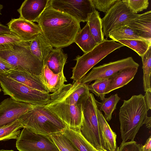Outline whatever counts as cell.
I'll return each instance as SVG.
<instances>
[{
	"label": "cell",
	"instance_id": "obj_1",
	"mask_svg": "<svg viewBox=\"0 0 151 151\" xmlns=\"http://www.w3.org/2000/svg\"><path fill=\"white\" fill-rule=\"evenodd\" d=\"M90 93L86 84L79 81L64 84L50 94V98L44 106L58 116L67 127L79 129L84 107Z\"/></svg>",
	"mask_w": 151,
	"mask_h": 151
},
{
	"label": "cell",
	"instance_id": "obj_2",
	"mask_svg": "<svg viewBox=\"0 0 151 151\" xmlns=\"http://www.w3.org/2000/svg\"><path fill=\"white\" fill-rule=\"evenodd\" d=\"M35 22L53 47L63 48L74 42L81 29L80 22L70 15L47 6Z\"/></svg>",
	"mask_w": 151,
	"mask_h": 151
},
{
	"label": "cell",
	"instance_id": "obj_3",
	"mask_svg": "<svg viewBox=\"0 0 151 151\" xmlns=\"http://www.w3.org/2000/svg\"><path fill=\"white\" fill-rule=\"evenodd\" d=\"M148 111L144 96L142 94L132 96L129 99L124 100L119 114L122 142L129 140L134 141L147 116Z\"/></svg>",
	"mask_w": 151,
	"mask_h": 151
},
{
	"label": "cell",
	"instance_id": "obj_4",
	"mask_svg": "<svg viewBox=\"0 0 151 151\" xmlns=\"http://www.w3.org/2000/svg\"><path fill=\"white\" fill-rule=\"evenodd\" d=\"M17 119L23 128L49 135L63 132L67 127L58 116L44 106L34 105Z\"/></svg>",
	"mask_w": 151,
	"mask_h": 151
},
{
	"label": "cell",
	"instance_id": "obj_5",
	"mask_svg": "<svg viewBox=\"0 0 151 151\" xmlns=\"http://www.w3.org/2000/svg\"><path fill=\"white\" fill-rule=\"evenodd\" d=\"M29 42L23 41L10 50L0 51V58L14 68V70L40 75L43 67V63L31 52Z\"/></svg>",
	"mask_w": 151,
	"mask_h": 151
},
{
	"label": "cell",
	"instance_id": "obj_6",
	"mask_svg": "<svg viewBox=\"0 0 151 151\" xmlns=\"http://www.w3.org/2000/svg\"><path fill=\"white\" fill-rule=\"evenodd\" d=\"M124 46L113 40L105 39L90 51L82 55H78L75 59V66L72 68L70 78L74 82L79 81L84 77L94 66L114 50Z\"/></svg>",
	"mask_w": 151,
	"mask_h": 151
},
{
	"label": "cell",
	"instance_id": "obj_7",
	"mask_svg": "<svg viewBox=\"0 0 151 151\" xmlns=\"http://www.w3.org/2000/svg\"><path fill=\"white\" fill-rule=\"evenodd\" d=\"M0 85L4 95L17 101L33 105L44 106L50 94L32 88L7 76L0 74Z\"/></svg>",
	"mask_w": 151,
	"mask_h": 151
},
{
	"label": "cell",
	"instance_id": "obj_8",
	"mask_svg": "<svg viewBox=\"0 0 151 151\" xmlns=\"http://www.w3.org/2000/svg\"><path fill=\"white\" fill-rule=\"evenodd\" d=\"M139 15L131 9L126 0H118L101 19L104 35L108 37L110 32L128 25Z\"/></svg>",
	"mask_w": 151,
	"mask_h": 151
},
{
	"label": "cell",
	"instance_id": "obj_9",
	"mask_svg": "<svg viewBox=\"0 0 151 151\" xmlns=\"http://www.w3.org/2000/svg\"><path fill=\"white\" fill-rule=\"evenodd\" d=\"M97 100L90 93L83 112V118L79 131L84 137L96 150L104 148L100 139L97 117L95 110Z\"/></svg>",
	"mask_w": 151,
	"mask_h": 151
},
{
	"label": "cell",
	"instance_id": "obj_10",
	"mask_svg": "<svg viewBox=\"0 0 151 151\" xmlns=\"http://www.w3.org/2000/svg\"><path fill=\"white\" fill-rule=\"evenodd\" d=\"M19 151H60L50 135L24 128L16 139Z\"/></svg>",
	"mask_w": 151,
	"mask_h": 151
},
{
	"label": "cell",
	"instance_id": "obj_11",
	"mask_svg": "<svg viewBox=\"0 0 151 151\" xmlns=\"http://www.w3.org/2000/svg\"><path fill=\"white\" fill-rule=\"evenodd\" d=\"M139 65L131 57L104 64L92 68L91 70L79 82L87 84L97 80L109 78L119 71L128 68L139 67Z\"/></svg>",
	"mask_w": 151,
	"mask_h": 151
},
{
	"label": "cell",
	"instance_id": "obj_12",
	"mask_svg": "<svg viewBox=\"0 0 151 151\" xmlns=\"http://www.w3.org/2000/svg\"><path fill=\"white\" fill-rule=\"evenodd\" d=\"M48 4L73 17L80 22H87L89 15L96 10L91 0H49Z\"/></svg>",
	"mask_w": 151,
	"mask_h": 151
},
{
	"label": "cell",
	"instance_id": "obj_13",
	"mask_svg": "<svg viewBox=\"0 0 151 151\" xmlns=\"http://www.w3.org/2000/svg\"><path fill=\"white\" fill-rule=\"evenodd\" d=\"M34 105L17 101L11 97L4 99L0 103V127L17 120Z\"/></svg>",
	"mask_w": 151,
	"mask_h": 151
},
{
	"label": "cell",
	"instance_id": "obj_14",
	"mask_svg": "<svg viewBox=\"0 0 151 151\" xmlns=\"http://www.w3.org/2000/svg\"><path fill=\"white\" fill-rule=\"evenodd\" d=\"M7 25L14 34L24 41H30L42 33L38 24L20 17L12 19Z\"/></svg>",
	"mask_w": 151,
	"mask_h": 151
},
{
	"label": "cell",
	"instance_id": "obj_15",
	"mask_svg": "<svg viewBox=\"0 0 151 151\" xmlns=\"http://www.w3.org/2000/svg\"><path fill=\"white\" fill-rule=\"evenodd\" d=\"M97 101L95 105V110L101 144L104 148L108 151H116V135L112 131L102 112L99 109Z\"/></svg>",
	"mask_w": 151,
	"mask_h": 151
},
{
	"label": "cell",
	"instance_id": "obj_16",
	"mask_svg": "<svg viewBox=\"0 0 151 151\" xmlns=\"http://www.w3.org/2000/svg\"><path fill=\"white\" fill-rule=\"evenodd\" d=\"M49 0H25L17 10L20 17L34 22L45 8L49 6Z\"/></svg>",
	"mask_w": 151,
	"mask_h": 151
},
{
	"label": "cell",
	"instance_id": "obj_17",
	"mask_svg": "<svg viewBox=\"0 0 151 151\" xmlns=\"http://www.w3.org/2000/svg\"><path fill=\"white\" fill-rule=\"evenodd\" d=\"M39 77L42 82L49 93H54L58 90L67 80L63 71L55 74L46 65H44L41 74Z\"/></svg>",
	"mask_w": 151,
	"mask_h": 151
},
{
	"label": "cell",
	"instance_id": "obj_18",
	"mask_svg": "<svg viewBox=\"0 0 151 151\" xmlns=\"http://www.w3.org/2000/svg\"><path fill=\"white\" fill-rule=\"evenodd\" d=\"M138 67L127 68L120 70L110 77V81L105 91L107 94L126 85L134 77Z\"/></svg>",
	"mask_w": 151,
	"mask_h": 151
},
{
	"label": "cell",
	"instance_id": "obj_19",
	"mask_svg": "<svg viewBox=\"0 0 151 151\" xmlns=\"http://www.w3.org/2000/svg\"><path fill=\"white\" fill-rule=\"evenodd\" d=\"M7 76L32 89L43 92L48 93L43 85L39 76L29 74L22 71L14 70L6 74Z\"/></svg>",
	"mask_w": 151,
	"mask_h": 151
},
{
	"label": "cell",
	"instance_id": "obj_20",
	"mask_svg": "<svg viewBox=\"0 0 151 151\" xmlns=\"http://www.w3.org/2000/svg\"><path fill=\"white\" fill-rule=\"evenodd\" d=\"M141 38L151 42V11L138 17L128 25Z\"/></svg>",
	"mask_w": 151,
	"mask_h": 151
},
{
	"label": "cell",
	"instance_id": "obj_21",
	"mask_svg": "<svg viewBox=\"0 0 151 151\" xmlns=\"http://www.w3.org/2000/svg\"><path fill=\"white\" fill-rule=\"evenodd\" d=\"M29 48L31 53L43 63V65L53 49L42 33L30 41Z\"/></svg>",
	"mask_w": 151,
	"mask_h": 151
},
{
	"label": "cell",
	"instance_id": "obj_22",
	"mask_svg": "<svg viewBox=\"0 0 151 151\" xmlns=\"http://www.w3.org/2000/svg\"><path fill=\"white\" fill-rule=\"evenodd\" d=\"M68 55L64 53L62 48L53 49L44 65H46L54 73L58 74L63 71Z\"/></svg>",
	"mask_w": 151,
	"mask_h": 151
},
{
	"label": "cell",
	"instance_id": "obj_23",
	"mask_svg": "<svg viewBox=\"0 0 151 151\" xmlns=\"http://www.w3.org/2000/svg\"><path fill=\"white\" fill-rule=\"evenodd\" d=\"M74 42L79 46L84 53L91 50L98 44L93 37L87 23L78 32Z\"/></svg>",
	"mask_w": 151,
	"mask_h": 151
},
{
	"label": "cell",
	"instance_id": "obj_24",
	"mask_svg": "<svg viewBox=\"0 0 151 151\" xmlns=\"http://www.w3.org/2000/svg\"><path fill=\"white\" fill-rule=\"evenodd\" d=\"M63 133L79 151H96V149L81 133L79 129H73L67 127Z\"/></svg>",
	"mask_w": 151,
	"mask_h": 151
},
{
	"label": "cell",
	"instance_id": "obj_25",
	"mask_svg": "<svg viewBox=\"0 0 151 151\" xmlns=\"http://www.w3.org/2000/svg\"><path fill=\"white\" fill-rule=\"evenodd\" d=\"M87 23L96 42L99 44L104 41L105 39L102 30V20L98 11L96 10L89 15Z\"/></svg>",
	"mask_w": 151,
	"mask_h": 151
},
{
	"label": "cell",
	"instance_id": "obj_26",
	"mask_svg": "<svg viewBox=\"0 0 151 151\" xmlns=\"http://www.w3.org/2000/svg\"><path fill=\"white\" fill-rule=\"evenodd\" d=\"M120 99L121 98L116 93L105 98L101 102L97 101L98 108L100 111L104 112V117L106 121H109L111 119L112 113Z\"/></svg>",
	"mask_w": 151,
	"mask_h": 151
},
{
	"label": "cell",
	"instance_id": "obj_27",
	"mask_svg": "<svg viewBox=\"0 0 151 151\" xmlns=\"http://www.w3.org/2000/svg\"><path fill=\"white\" fill-rule=\"evenodd\" d=\"M141 57L142 63L144 90L145 92L151 91V46Z\"/></svg>",
	"mask_w": 151,
	"mask_h": 151
},
{
	"label": "cell",
	"instance_id": "obj_28",
	"mask_svg": "<svg viewBox=\"0 0 151 151\" xmlns=\"http://www.w3.org/2000/svg\"><path fill=\"white\" fill-rule=\"evenodd\" d=\"M23 127L18 119L0 127V141L16 139Z\"/></svg>",
	"mask_w": 151,
	"mask_h": 151
},
{
	"label": "cell",
	"instance_id": "obj_29",
	"mask_svg": "<svg viewBox=\"0 0 151 151\" xmlns=\"http://www.w3.org/2000/svg\"><path fill=\"white\" fill-rule=\"evenodd\" d=\"M109 37L115 42L121 40H144L128 25L121 27L111 32Z\"/></svg>",
	"mask_w": 151,
	"mask_h": 151
},
{
	"label": "cell",
	"instance_id": "obj_30",
	"mask_svg": "<svg viewBox=\"0 0 151 151\" xmlns=\"http://www.w3.org/2000/svg\"><path fill=\"white\" fill-rule=\"evenodd\" d=\"M118 42L134 51L140 56L151 46V42L144 40H121Z\"/></svg>",
	"mask_w": 151,
	"mask_h": 151
},
{
	"label": "cell",
	"instance_id": "obj_31",
	"mask_svg": "<svg viewBox=\"0 0 151 151\" xmlns=\"http://www.w3.org/2000/svg\"><path fill=\"white\" fill-rule=\"evenodd\" d=\"M60 151H79L63 132L50 135Z\"/></svg>",
	"mask_w": 151,
	"mask_h": 151
},
{
	"label": "cell",
	"instance_id": "obj_32",
	"mask_svg": "<svg viewBox=\"0 0 151 151\" xmlns=\"http://www.w3.org/2000/svg\"><path fill=\"white\" fill-rule=\"evenodd\" d=\"M110 80L109 78L95 80L92 84H87L88 88L102 101L105 98V91Z\"/></svg>",
	"mask_w": 151,
	"mask_h": 151
},
{
	"label": "cell",
	"instance_id": "obj_33",
	"mask_svg": "<svg viewBox=\"0 0 151 151\" xmlns=\"http://www.w3.org/2000/svg\"><path fill=\"white\" fill-rule=\"evenodd\" d=\"M23 41L15 35L0 36V51L11 50Z\"/></svg>",
	"mask_w": 151,
	"mask_h": 151
},
{
	"label": "cell",
	"instance_id": "obj_34",
	"mask_svg": "<svg viewBox=\"0 0 151 151\" xmlns=\"http://www.w3.org/2000/svg\"><path fill=\"white\" fill-rule=\"evenodd\" d=\"M126 0L131 9L136 14L147 9L149 4L148 0Z\"/></svg>",
	"mask_w": 151,
	"mask_h": 151
},
{
	"label": "cell",
	"instance_id": "obj_35",
	"mask_svg": "<svg viewBox=\"0 0 151 151\" xmlns=\"http://www.w3.org/2000/svg\"><path fill=\"white\" fill-rule=\"evenodd\" d=\"M95 8L104 12H107L118 0H91Z\"/></svg>",
	"mask_w": 151,
	"mask_h": 151
},
{
	"label": "cell",
	"instance_id": "obj_36",
	"mask_svg": "<svg viewBox=\"0 0 151 151\" xmlns=\"http://www.w3.org/2000/svg\"><path fill=\"white\" fill-rule=\"evenodd\" d=\"M9 63L0 58V74H6L14 70Z\"/></svg>",
	"mask_w": 151,
	"mask_h": 151
},
{
	"label": "cell",
	"instance_id": "obj_37",
	"mask_svg": "<svg viewBox=\"0 0 151 151\" xmlns=\"http://www.w3.org/2000/svg\"><path fill=\"white\" fill-rule=\"evenodd\" d=\"M12 35H15L10 30L8 26L0 24V36Z\"/></svg>",
	"mask_w": 151,
	"mask_h": 151
},
{
	"label": "cell",
	"instance_id": "obj_38",
	"mask_svg": "<svg viewBox=\"0 0 151 151\" xmlns=\"http://www.w3.org/2000/svg\"><path fill=\"white\" fill-rule=\"evenodd\" d=\"M144 96L145 101L148 110L151 109V91L145 92Z\"/></svg>",
	"mask_w": 151,
	"mask_h": 151
},
{
	"label": "cell",
	"instance_id": "obj_39",
	"mask_svg": "<svg viewBox=\"0 0 151 151\" xmlns=\"http://www.w3.org/2000/svg\"><path fill=\"white\" fill-rule=\"evenodd\" d=\"M142 151H151V136L147 139L145 145H141Z\"/></svg>",
	"mask_w": 151,
	"mask_h": 151
},
{
	"label": "cell",
	"instance_id": "obj_40",
	"mask_svg": "<svg viewBox=\"0 0 151 151\" xmlns=\"http://www.w3.org/2000/svg\"><path fill=\"white\" fill-rule=\"evenodd\" d=\"M151 117L147 116L145 119L143 124H145L147 128L150 129L151 126Z\"/></svg>",
	"mask_w": 151,
	"mask_h": 151
},
{
	"label": "cell",
	"instance_id": "obj_41",
	"mask_svg": "<svg viewBox=\"0 0 151 151\" xmlns=\"http://www.w3.org/2000/svg\"><path fill=\"white\" fill-rule=\"evenodd\" d=\"M96 151H108L104 148L102 149H99V150L96 149Z\"/></svg>",
	"mask_w": 151,
	"mask_h": 151
},
{
	"label": "cell",
	"instance_id": "obj_42",
	"mask_svg": "<svg viewBox=\"0 0 151 151\" xmlns=\"http://www.w3.org/2000/svg\"><path fill=\"white\" fill-rule=\"evenodd\" d=\"M3 6L2 5L0 4V15H1V9H3Z\"/></svg>",
	"mask_w": 151,
	"mask_h": 151
},
{
	"label": "cell",
	"instance_id": "obj_43",
	"mask_svg": "<svg viewBox=\"0 0 151 151\" xmlns=\"http://www.w3.org/2000/svg\"><path fill=\"white\" fill-rule=\"evenodd\" d=\"M0 151H14L13 150H0Z\"/></svg>",
	"mask_w": 151,
	"mask_h": 151
},
{
	"label": "cell",
	"instance_id": "obj_44",
	"mask_svg": "<svg viewBox=\"0 0 151 151\" xmlns=\"http://www.w3.org/2000/svg\"><path fill=\"white\" fill-rule=\"evenodd\" d=\"M1 91V88L0 87V92Z\"/></svg>",
	"mask_w": 151,
	"mask_h": 151
}]
</instances>
